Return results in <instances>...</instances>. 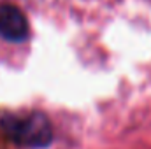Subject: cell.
<instances>
[{"label": "cell", "instance_id": "cell-1", "mask_svg": "<svg viewBox=\"0 0 151 149\" xmlns=\"http://www.w3.org/2000/svg\"><path fill=\"white\" fill-rule=\"evenodd\" d=\"M0 132L14 146L27 149H46L55 140L53 123L40 111L2 114Z\"/></svg>", "mask_w": 151, "mask_h": 149}, {"label": "cell", "instance_id": "cell-2", "mask_svg": "<svg viewBox=\"0 0 151 149\" xmlns=\"http://www.w3.org/2000/svg\"><path fill=\"white\" fill-rule=\"evenodd\" d=\"M30 37V25L25 12L9 2L0 4V39L11 44H21Z\"/></svg>", "mask_w": 151, "mask_h": 149}]
</instances>
